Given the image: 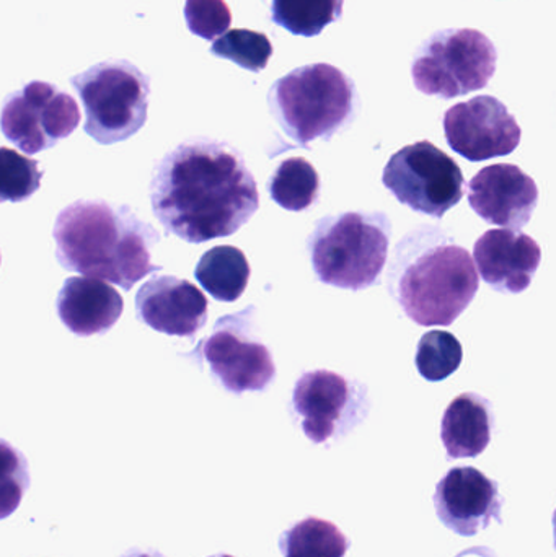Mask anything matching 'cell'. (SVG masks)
Returning a JSON list of instances; mask_svg holds the SVG:
<instances>
[{"instance_id": "5", "label": "cell", "mask_w": 556, "mask_h": 557, "mask_svg": "<svg viewBox=\"0 0 556 557\" xmlns=\"http://www.w3.org/2000/svg\"><path fill=\"white\" fill-rule=\"evenodd\" d=\"M391 221L381 212H343L317 222L307 247L313 273L323 284L365 290L387 263Z\"/></svg>"}, {"instance_id": "2", "label": "cell", "mask_w": 556, "mask_h": 557, "mask_svg": "<svg viewBox=\"0 0 556 557\" xmlns=\"http://www.w3.org/2000/svg\"><path fill=\"white\" fill-rule=\"evenodd\" d=\"M55 258L65 271L100 278L131 290L162 270L150 261L159 232L134 214L129 206L82 199L59 212L52 228Z\"/></svg>"}, {"instance_id": "17", "label": "cell", "mask_w": 556, "mask_h": 557, "mask_svg": "<svg viewBox=\"0 0 556 557\" xmlns=\"http://www.w3.org/2000/svg\"><path fill=\"white\" fill-rule=\"evenodd\" d=\"M58 314L64 326L81 337L104 334L118 323L124 298L108 282L94 277H69L59 292Z\"/></svg>"}, {"instance_id": "30", "label": "cell", "mask_w": 556, "mask_h": 557, "mask_svg": "<svg viewBox=\"0 0 556 557\" xmlns=\"http://www.w3.org/2000/svg\"><path fill=\"white\" fill-rule=\"evenodd\" d=\"M211 557H234V556H228V555H219V556H211Z\"/></svg>"}, {"instance_id": "24", "label": "cell", "mask_w": 556, "mask_h": 557, "mask_svg": "<svg viewBox=\"0 0 556 557\" xmlns=\"http://www.w3.org/2000/svg\"><path fill=\"white\" fill-rule=\"evenodd\" d=\"M211 52L218 58L227 59L238 67L260 72L267 67L273 55V45L264 33L251 29H231L215 39Z\"/></svg>"}, {"instance_id": "19", "label": "cell", "mask_w": 556, "mask_h": 557, "mask_svg": "<svg viewBox=\"0 0 556 557\" xmlns=\"http://www.w3.org/2000/svg\"><path fill=\"white\" fill-rule=\"evenodd\" d=\"M195 276L215 300L235 301L247 290L250 264L244 251L224 245L202 255Z\"/></svg>"}, {"instance_id": "27", "label": "cell", "mask_w": 556, "mask_h": 557, "mask_svg": "<svg viewBox=\"0 0 556 557\" xmlns=\"http://www.w3.org/2000/svg\"><path fill=\"white\" fill-rule=\"evenodd\" d=\"M185 20L193 35L212 41L231 28L232 13L224 0H186Z\"/></svg>"}, {"instance_id": "1", "label": "cell", "mask_w": 556, "mask_h": 557, "mask_svg": "<svg viewBox=\"0 0 556 557\" xmlns=\"http://www.w3.org/2000/svg\"><path fill=\"white\" fill-rule=\"evenodd\" d=\"M149 195L166 234L188 244L231 237L260 208L242 153L212 139L186 140L166 152L153 169Z\"/></svg>"}, {"instance_id": "25", "label": "cell", "mask_w": 556, "mask_h": 557, "mask_svg": "<svg viewBox=\"0 0 556 557\" xmlns=\"http://www.w3.org/2000/svg\"><path fill=\"white\" fill-rule=\"evenodd\" d=\"M42 172L36 160L0 147V202H23L41 186Z\"/></svg>"}, {"instance_id": "7", "label": "cell", "mask_w": 556, "mask_h": 557, "mask_svg": "<svg viewBox=\"0 0 556 557\" xmlns=\"http://www.w3.org/2000/svg\"><path fill=\"white\" fill-rule=\"evenodd\" d=\"M496 62L495 45L479 29H443L418 49L411 77L421 94L450 100L485 88Z\"/></svg>"}, {"instance_id": "28", "label": "cell", "mask_w": 556, "mask_h": 557, "mask_svg": "<svg viewBox=\"0 0 556 557\" xmlns=\"http://www.w3.org/2000/svg\"><path fill=\"white\" fill-rule=\"evenodd\" d=\"M456 557H496L495 553L492 552V549L489 548H473V549H467V552L460 553V555H457Z\"/></svg>"}, {"instance_id": "14", "label": "cell", "mask_w": 556, "mask_h": 557, "mask_svg": "<svg viewBox=\"0 0 556 557\" xmlns=\"http://www.w3.org/2000/svg\"><path fill=\"white\" fill-rule=\"evenodd\" d=\"M469 202L489 224L519 231L538 208L539 188L519 166L498 163L480 170L470 180Z\"/></svg>"}, {"instance_id": "4", "label": "cell", "mask_w": 556, "mask_h": 557, "mask_svg": "<svg viewBox=\"0 0 556 557\" xmlns=\"http://www.w3.org/2000/svg\"><path fill=\"white\" fill-rule=\"evenodd\" d=\"M268 103L286 136L306 147L316 139H330L353 120L358 94L348 75L319 62L274 82Z\"/></svg>"}, {"instance_id": "13", "label": "cell", "mask_w": 556, "mask_h": 557, "mask_svg": "<svg viewBox=\"0 0 556 557\" xmlns=\"http://www.w3.org/2000/svg\"><path fill=\"white\" fill-rule=\"evenodd\" d=\"M434 506L441 522L460 536L479 535L493 520L502 523L498 484L477 468H453L437 483Z\"/></svg>"}, {"instance_id": "20", "label": "cell", "mask_w": 556, "mask_h": 557, "mask_svg": "<svg viewBox=\"0 0 556 557\" xmlns=\"http://www.w3.org/2000/svg\"><path fill=\"white\" fill-rule=\"evenodd\" d=\"M268 191L271 199L286 211H306L319 198V173L304 157H291L283 160L271 176Z\"/></svg>"}, {"instance_id": "23", "label": "cell", "mask_w": 556, "mask_h": 557, "mask_svg": "<svg viewBox=\"0 0 556 557\" xmlns=\"http://www.w3.org/2000/svg\"><path fill=\"white\" fill-rule=\"evenodd\" d=\"M462 359V344L447 331H430L418 344V372L428 382H443L459 369Z\"/></svg>"}, {"instance_id": "18", "label": "cell", "mask_w": 556, "mask_h": 557, "mask_svg": "<svg viewBox=\"0 0 556 557\" xmlns=\"http://www.w3.org/2000/svg\"><path fill=\"white\" fill-rule=\"evenodd\" d=\"M492 406L483 396L464 393L444 412L441 438L449 460L475 458L492 442Z\"/></svg>"}, {"instance_id": "22", "label": "cell", "mask_w": 556, "mask_h": 557, "mask_svg": "<svg viewBox=\"0 0 556 557\" xmlns=\"http://www.w3.org/2000/svg\"><path fill=\"white\" fill-rule=\"evenodd\" d=\"M345 0H273L271 20L296 36L320 35L343 15Z\"/></svg>"}, {"instance_id": "11", "label": "cell", "mask_w": 556, "mask_h": 557, "mask_svg": "<svg viewBox=\"0 0 556 557\" xmlns=\"http://www.w3.org/2000/svg\"><path fill=\"white\" fill-rule=\"evenodd\" d=\"M293 408L304 434L325 444L351 431L368 414L366 389L330 370L304 373L293 392Z\"/></svg>"}, {"instance_id": "21", "label": "cell", "mask_w": 556, "mask_h": 557, "mask_svg": "<svg viewBox=\"0 0 556 557\" xmlns=\"http://www.w3.org/2000/svg\"><path fill=\"white\" fill-rule=\"evenodd\" d=\"M280 549L283 557H343L349 540L333 523L309 517L281 535Z\"/></svg>"}, {"instance_id": "8", "label": "cell", "mask_w": 556, "mask_h": 557, "mask_svg": "<svg viewBox=\"0 0 556 557\" xmlns=\"http://www.w3.org/2000/svg\"><path fill=\"white\" fill-rule=\"evenodd\" d=\"M382 182L400 205L434 219H443L466 193V180L456 160L428 140L395 152Z\"/></svg>"}, {"instance_id": "29", "label": "cell", "mask_w": 556, "mask_h": 557, "mask_svg": "<svg viewBox=\"0 0 556 557\" xmlns=\"http://www.w3.org/2000/svg\"><path fill=\"white\" fill-rule=\"evenodd\" d=\"M123 557H163L160 553L156 552H129Z\"/></svg>"}, {"instance_id": "26", "label": "cell", "mask_w": 556, "mask_h": 557, "mask_svg": "<svg viewBox=\"0 0 556 557\" xmlns=\"http://www.w3.org/2000/svg\"><path fill=\"white\" fill-rule=\"evenodd\" d=\"M28 487V461L18 448L0 438V520L18 509Z\"/></svg>"}, {"instance_id": "10", "label": "cell", "mask_w": 556, "mask_h": 557, "mask_svg": "<svg viewBox=\"0 0 556 557\" xmlns=\"http://www.w3.org/2000/svg\"><path fill=\"white\" fill-rule=\"evenodd\" d=\"M77 101L48 82H29L5 98L0 111L3 136L28 156L51 149L77 129Z\"/></svg>"}, {"instance_id": "3", "label": "cell", "mask_w": 556, "mask_h": 557, "mask_svg": "<svg viewBox=\"0 0 556 557\" xmlns=\"http://www.w3.org/2000/svg\"><path fill=\"white\" fill-rule=\"evenodd\" d=\"M392 278V294L405 314L421 326H449L469 308L479 292V273L466 248L430 240L411 255Z\"/></svg>"}, {"instance_id": "6", "label": "cell", "mask_w": 556, "mask_h": 557, "mask_svg": "<svg viewBox=\"0 0 556 557\" xmlns=\"http://www.w3.org/2000/svg\"><path fill=\"white\" fill-rule=\"evenodd\" d=\"M71 84L85 110L84 131L101 146L123 143L146 124L150 77L133 62H98Z\"/></svg>"}, {"instance_id": "15", "label": "cell", "mask_w": 556, "mask_h": 557, "mask_svg": "<svg viewBox=\"0 0 556 557\" xmlns=\"http://www.w3.org/2000/svg\"><path fill=\"white\" fill-rule=\"evenodd\" d=\"M208 305L195 284L175 276L149 278L136 294L139 321L169 336H195L208 321Z\"/></svg>"}, {"instance_id": "9", "label": "cell", "mask_w": 556, "mask_h": 557, "mask_svg": "<svg viewBox=\"0 0 556 557\" xmlns=\"http://www.w3.org/2000/svg\"><path fill=\"white\" fill-rule=\"evenodd\" d=\"M255 307L222 317L214 331L189 356L199 357L212 376L234 395L264 392L276 379V366L270 349L255 339L250 314Z\"/></svg>"}, {"instance_id": "16", "label": "cell", "mask_w": 556, "mask_h": 557, "mask_svg": "<svg viewBox=\"0 0 556 557\" xmlns=\"http://www.w3.org/2000/svg\"><path fill=\"white\" fill-rule=\"evenodd\" d=\"M480 276L502 294H521L531 287L542 261L538 242L515 228H495L473 247Z\"/></svg>"}, {"instance_id": "12", "label": "cell", "mask_w": 556, "mask_h": 557, "mask_svg": "<svg viewBox=\"0 0 556 557\" xmlns=\"http://www.w3.org/2000/svg\"><path fill=\"white\" fill-rule=\"evenodd\" d=\"M444 134L454 152L469 162H485L515 152L522 131L498 98L482 95L449 108L444 114Z\"/></svg>"}]
</instances>
